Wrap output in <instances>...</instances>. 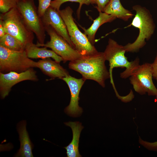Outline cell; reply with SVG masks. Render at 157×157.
Masks as SVG:
<instances>
[{"mask_svg":"<svg viewBox=\"0 0 157 157\" xmlns=\"http://www.w3.org/2000/svg\"><path fill=\"white\" fill-rule=\"evenodd\" d=\"M26 121L22 120L17 124V130L19 134L20 142V147L15 157H33L32 150L33 145L31 141L29 135L26 130Z\"/></svg>","mask_w":157,"mask_h":157,"instance_id":"5bb4252c","label":"cell"},{"mask_svg":"<svg viewBox=\"0 0 157 157\" xmlns=\"http://www.w3.org/2000/svg\"><path fill=\"white\" fill-rule=\"evenodd\" d=\"M99 13L98 17L94 20L92 24L88 28H85L79 25L84 31L83 33L93 45L95 43V35L99 28L103 24L111 22L117 18L103 12H100Z\"/></svg>","mask_w":157,"mask_h":157,"instance_id":"e0dca14e","label":"cell"},{"mask_svg":"<svg viewBox=\"0 0 157 157\" xmlns=\"http://www.w3.org/2000/svg\"><path fill=\"white\" fill-rule=\"evenodd\" d=\"M72 129L73 138L72 141L67 146L64 147L66 150L67 157H81L78 150L79 138L83 127L79 122H69L64 123Z\"/></svg>","mask_w":157,"mask_h":157,"instance_id":"9a60e30c","label":"cell"},{"mask_svg":"<svg viewBox=\"0 0 157 157\" xmlns=\"http://www.w3.org/2000/svg\"><path fill=\"white\" fill-rule=\"evenodd\" d=\"M139 143L149 150L157 151V141L150 142L143 140L140 137L139 138Z\"/></svg>","mask_w":157,"mask_h":157,"instance_id":"603a6c76","label":"cell"},{"mask_svg":"<svg viewBox=\"0 0 157 157\" xmlns=\"http://www.w3.org/2000/svg\"><path fill=\"white\" fill-rule=\"evenodd\" d=\"M58 11L65 23L74 48L82 56L97 52L86 36L78 29L72 16L73 11L72 8L68 6Z\"/></svg>","mask_w":157,"mask_h":157,"instance_id":"5b68a950","label":"cell"},{"mask_svg":"<svg viewBox=\"0 0 157 157\" xmlns=\"http://www.w3.org/2000/svg\"><path fill=\"white\" fill-rule=\"evenodd\" d=\"M38 12L39 16L41 17L50 6L51 0H38Z\"/></svg>","mask_w":157,"mask_h":157,"instance_id":"7402d4cb","label":"cell"},{"mask_svg":"<svg viewBox=\"0 0 157 157\" xmlns=\"http://www.w3.org/2000/svg\"><path fill=\"white\" fill-rule=\"evenodd\" d=\"M44 26L46 31L50 37V40L46 43H37L38 46L50 48L62 58L64 63L68 61L74 60L82 56L58 34L51 27L49 26Z\"/></svg>","mask_w":157,"mask_h":157,"instance_id":"9c48e42d","label":"cell"},{"mask_svg":"<svg viewBox=\"0 0 157 157\" xmlns=\"http://www.w3.org/2000/svg\"><path fill=\"white\" fill-rule=\"evenodd\" d=\"M77 2L79 3V6L77 10L76 14L78 19H79L81 7L83 5H89L90 4H96L95 0H54L51 1L50 6L57 10H59L62 4L67 2Z\"/></svg>","mask_w":157,"mask_h":157,"instance_id":"ffe728a7","label":"cell"},{"mask_svg":"<svg viewBox=\"0 0 157 157\" xmlns=\"http://www.w3.org/2000/svg\"><path fill=\"white\" fill-rule=\"evenodd\" d=\"M153 77L157 81V54L154 62L151 64Z\"/></svg>","mask_w":157,"mask_h":157,"instance_id":"d4e9b609","label":"cell"},{"mask_svg":"<svg viewBox=\"0 0 157 157\" xmlns=\"http://www.w3.org/2000/svg\"><path fill=\"white\" fill-rule=\"evenodd\" d=\"M41 18L44 26H50L74 47L65 23L57 10L49 6Z\"/></svg>","mask_w":157,"mask_h":157,"instance_id":"7c38bea8","label":"cell"},{"mask_svg":"<svg viewBox=\"0 0 157 157\" xmlns=\"http://www.w3.org/2000/svg\"><path fill=\"white\" fill-rule=\"evenodd\" d=\"M136 14L130 25L138 29L139 35L132 43H128L124 46L126 52H136L146 44L153 34L155 26L149 11L139 5L133 6Z\"/></svg>","mask_w":157,"mask_h":157,"instance_id":"3957f363","label":"cell"},{"mask_svg":"<svg viewBox=\"0 0 157 157\" xmlns=\"http://www.w3.org/2000/svg\"><path fill=\"white\" fill-rule=\"evenodd\" d=\"M110 0H95L97 6L95 8L99 12H103L104 9Z\"/></svg>","mask_w":157,"mask_h":157,"instance_id":"cb8c5ba5","label":"cell"},{"mask_svg":"<svg viewBox=\"0 0 157 157\" xmlns=\"http://www.w3.org/2000/svg\"></svg>","mask_w":157,"mask_h":157,"instance_id":"4316f807","label":"cell"},{"mask_svg":"<svg viewBox=\"0 0 157 157\" xmlns=\"http://www.w3.org/2000/svg\"><path fill=\"white\" fill-rule=\"evenodd\" d=\"M6 34L4 26L2 22L0 21V37Z\"/></svg>","mask_w":157,"mask_h":157,"instance_id":"484cf974","label":"cell"},{"mask_svg":"<svg viewBox=\"0 0 157 157\" xmlns=\"http://www.w3.org/2000/svg\"><path fill=\"white\" fill-rule=\"evenodd\" d=\"M124 46L119 44L116 41L109 38L108 44L104 52L106 60L109 63V72L110 82L116 95L118 94L113 82L112 71L115 67L126 68V69L120 74V76L126 79L130 77L135 69L140 65V60L137 58L133 61L129 62L125 55L126 52Z\"/></svg>","mask_w":157,"mask_h":157,"instance_id":"7a4b0ae2","label":"cell"},{"mask_svg":"<svg viewBox=\"0 0 157 157\" xmlns=\"http://www.w3.org/2000/svg\"><path fill=\"white\" fill-rule=\"evenodd\" d=\"M16 8L28 27L36 37L37 44H44L46 38L45 26L33 0H19Z\"/></svg>","mask_w":157,"mask_h":157,"instance_id":"52a82bcc","label":"cell"},{"mask_svg":"<svg viewBox=\"0 0 157 157\" xmlns=\"http://www.w3.org/2000/svg\"><path fill=\"white\" fill-rule=\"evenodd\" d=\"M151 64L145 63L139 65L130 76L129 80L133 88L140 95L147 93L149 96H154L157 102V89L152 81Z\"/></svg>","mask_w":157,"mask_h":157,"instance_id":"ba28073f","label":"cell"},{"mask_svg":"<svg viewBox=\"0 0 157 157\" xmlns=\"http://www.w3.org/2000/svg\"><path fill=\"white\" fill-rule=\"evenodd\" d=\"M37 81L36 72L33 68L21 72H10L4 73L0 72V94L1 98L4 99L8 96L12 88L19 83L26 81Z\"/></svg>","mask_w":157,"mask_h":157,"instance_id":"30bf717a","label":"cell"},{"mask_svg":"<svg viewBox=\"0 0 157 157\" xmlns=\"http://www.w3.org/2000/svg\"><path fill=\"white\" fill-rule=\"evenodd\" d=\"M36 63L27 57L25 50L15 51L0 46V72H24L36 67Z\"/></svg>","mask_w":157,"mask_h":157,"instance_id":"8992f818","label":"cell"},{"mask_svg":"<svg viewBox=\"0 0 157 157\" xmlns=\"http://www.w3.org/2000/svg\"><path fill=\"white\" fill-rule=\"evenodd\" d=\"M0 46L15 51H22L25 49V47L19 40L7 33L0 37Z\"/></svg>","mask_w":157,"mask_h":157,"instance_id":"d6986e66","label":"cell"},{"mask_svg":"<svg viewBox=\"0 0 157 157\" xmlns=\"http://www.w3.org/2000/svg\"><path fill=\"white\" fill-rule=\"evenodd\" d=\"M19 0H0V11L4 13L12 8L16 7Z\"/></svg>","mask_w":157,"mask_h":157,"instance_id":"44dd1931","label":"cell"},{"mask_svg":"<svg viewBox=\"0 0 157 157\" xmlns=\"http://www.w3.org/2000/svg\"><path fill=\"white\" fill-rule=\"evenodd\" d=\"M24 50L30 58L44 59L51 58L59 63L63 61L62 58L52 50L48 49L45 47H40L33 42L26 45Z\"/></svg>","mask_w":157,"mask_h":157,"instance_id":"2e32d148","label":"cell"},{"mask_svg":"<svg viewBox=\"0 0 157 157\" xmlns=\"http://www.w3.org/2000/svg\"><path fill=\"white\" fill-rule=\"evenodd\" d=\"M103 12L124 21H127L134 15L125 8L120 0H110L105 7Z\"/></svg>","mask_w":157,"mask_h":157,"instance_id":"ac0fdd59","label":"cell"},{"mask_svg":"<svg viewBox=\"0 0 157 157\" xmlns=\"http://www.w3.org/2000/svg\"><path fill=\"white\" fill-rule=\"evenodd\" d=\"M0 21L4 26L6 33L17 39L25 48L33 42L34 33L28 27L16 7L1 13Z\"/></svg>","mask_w":157,"mask_h":157,"instance_id":"277c9868","label":"cell"},{"mask_svg":"<svg viewBox=\"0 0 157 157\" xmlns=\"http://www.w3.org/2000/svg\"><path fill=\"white\" fill-rule=\"evenodd\" d=\"M36 66L44 74L52 78L61 79L69 75L68 71L61 66L59 63L52 60L50 58L36 62Z\"/></svg>","mask_w":157,"mask_h":157,"instance_id":"4fadbf2b","label":"cell"},{"mask_svg":"<svg viewBox=\"0 0 157 157\" xmlns=\"http://www.w3.org/2000/svg\"><path fill=\"white\" fill-rule=\"evenodd\" d=\"M106 60L104 52L98 51L70 61L69 68L79 72L85 80L94 81L104 88L105 81L110 78L105 64Z\"/></svg>","mask_w":157,"mask_h":157,"instance_id":"6da1fadb","label":"cell"},{"mask_svg":"<svg viewBox=\"0 0 157 157\" xmlns=\"http://www.w3.org/2000/svg\"><path fill=\"white\" fill-rule=\"evenodd\" d=\"M61 79L67 84L71 93L70 102L69 105L65 108V112L70 116L78 117L83 112V109L79 106V94L86 80L83 77L81 78H76L69 75Z\"/></svg>","mask_w":157,"mask_h":157,"instance_id":"8fae6325","label":"cell"}]
</instances>
